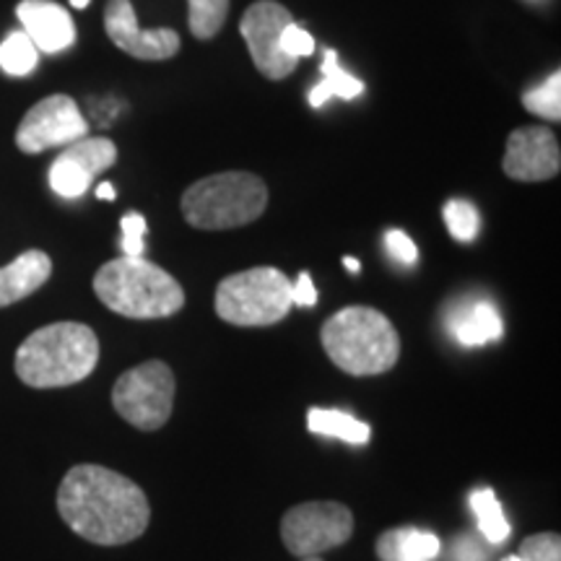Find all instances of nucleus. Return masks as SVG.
Here are the masks:
<instances>
[{"label": "nucleus", "mask_w": 561, "mask_h": 561, "mask_svg": "<svg viewBox=\"0 0 561 561\" xmlns=\"http://www.w3.org/2000/svg\"><path fill=\"white\" fill-rule=\"evenodd\" d=\"M58 512L76 536L96 546L136 541L151 523V504L128 476L94 462L70 468L58 489Z\"/></svg>", "instance_id": "1"}, {"label": "nucleus", "mask_w": 561, "mask_h": 561, "mask_svg": "<svg viewBox=\"0 0 561 561\" xmlns=\"http://www.w3.org/2000/svg\"><path fill=\"white\" fill-rule=\"evenodd\" d=\"M100 364V339L83 322L39 328L16 351V375L30 388H68L87 380Z\"/></svg>", "instance_id": "2"}, {"label": "nucleus", "mask_w": 561, "mask_h": 561, "mask_svg": "<svg viewBox=\"0 0 561 561\" xmlns=\"http://www.w3.org/2000/svg\"><path fill=\"white\" fill-rule=\"evenodd\" d=\"M325 354L351 377L385 375L401 359V335L375 307H346L322 325Z\"/></svg>", "instance_id": "3"}, {"label": "nucleus", "mask_w": 561, "mask_h": 561, "mask_svg": "<svg viewBox=\"0 0 561 561\" xmlns=\"http://www.w3.org/2000/svg\"><path fill=\"white\" fill-rule=\"evenodd\" d=\"M94 294L107 310L133 320L172 318L185 307V291L170 273L144 257H115L94 276Z\"/></svg>", "instance_id": "4"}, {"label": "nucleus", "mask_w": 561, "mask_h": 561, "mask_svg": "<svg viewBox=\"0 0 561 561\" xmlns=\"http://www.w3.org/2000/svg\"><path fill=\"white\" fill-rule=\"evenodd\" d=\"M268 187L257 174L221 172L193 182L182 193V216L195 229L224 231L248 227L265 214Z\"/></svg>", "instance_id": "5"}, {"label": "nucleus", "mask_w": 561, "mask_h": 561, "mask_svg": "<svg viewBox=\"0 0 561 561\" xmlns=\"http://www.w3.org/2000/svg\"><path fill=\"white\" fill-rule=\"evenodd\" d=\"M216 314L224 322L240 328L276 325L291 312V280L278 268L263 265L234 276L216 286Z\"/></svg>", "instance_id": "6"}, {"label": "nucleus", "mask_w": 561, "mask_h": 561, "mask_svg": "<svg viewBox=\"0 0 561 561\" xmlns=\"http://www.w3.org/2000/svg\"><path fill=\"white\" fill-rule=\"evenodd\" d=\"M174 375L170 364L153 359L121 375L112 388V405L140 432H157L167 424L174 409Z\"/></svg>", "instance_id": "7"}, {"label": "nucleus", "mask_w": 561, "mask_h": 561, "mask_svg": "<svg viewBox=\"0 0 561 561\" xmlns=\"http://www.w3.org/2000/svg\"><path fill=\"white\" fill-rule=\"evenodd\" d=\"M354 533V515L341 502H305L280 517V541L294 557L310 559L339 549Z\"/></svg>", "instance_id": "8"}, {"label": "nucleus", "mask_w": 561, "mask_h": 561, "mask_svg": "<svg viewBox=\"0 0 561 561\" xmlns=\"http://www.w3.org/2000/svg\"><path fill=\"white\" fill-rule=\"evenodd\" d=\"M89 136V123L79 104L66 94H53L39 100L21 117L16 146L24 153H42L58 146H70Z\"/></svg>", "instance_id": "9"}, {"label": "nucleus", "mask_w": 561, "mask_h": 561, "mask_svg": "<svg viewBox=\"0 0 561 561\" xmlns=\"http://www.w3.org/2000/svg\"><path fill=\"white\" fill-rule=\"evenodd\" d=\"M289 24H294V16L276 0H257L240 21V32L248 42L252 62L271 81H284L297 70L299 60L280 50V34Z\"/></svg>", "instance_id": "10"}, {"label": "nucleus", "mask_w": 561, "mask_h": 561, "mask_svg": "<svg viewBox=\"0 0 561 561\" xmlns=\"http://www.w3.org/2000/svg\"><path fill=\"white\" fill-rule=\"evenodd\" d=\"M117 161V146L110 138H81L70 144L50 167V187L62 198H81L96 174Z\"/></svg>", "instance_id": "11"}, {"label": "nucleus", "mask_w": 561, "mask_h": 561, "mask_svg": "<svg viewBox=\"0 0 561 561\" xmlns=\"http://www.w3.org/2000/svg\"><path fill=\"white\" fill-rule=\"evenodd\" d=\"M502 170L510 180L517 182H543L557 178L561 170L557 136L549 128H541V125L510 133Z\"/></svg>", "instance_id": "12"}, {"label": "nucleus", "mask_w": 561, "mask_h": 561, "mask_svg": "<svg viewBox=\"0 0 561 561\" xmlns=\"http://www.w3.org/2000/svg\"><path fill=\"white\" fill-rule=\"evenodd\" d=\"M104 32L115 47L138 60H170L180 53V34L174 30H140L130 0H110L104 9Z\"/></svg>", "instance_id": "13"}, {"label": "nucleus", "mask_w": 561, "mask_h": 561, "mask_svg": "<svg viewBox=\"0 0 561 561\" xmlns=\"http://www.w3.org/2000/svg\"><path fill=\"white\" fill-rule=\"evenodd\" d=\"M16 16L24 24L26 37L42 53H62L76 42V26L70 13L53 0H21Z\"/></svg>", "instance_id": "14"}, {"label": "nucleus", "mask_w": 561, "mask_h": 561, "mask_svg": "<svg viewBox=\"0 0 561 561\" xmlns=\"http://www.w3.org/2000/svg\"><path fill=\"white\" fill-rule=\"evenodd\" d=\"M53 276V261L47 252L26 250L16 261L0 268V307H11L16 301L32 297Z\"/></svg>", "instance_id": "15"}, {"label": "nucleus", "mask_w": 561, "mask_h": 561, "mask_svg": "<svg viewBox=\"0 0 561 561\" xmlns=\"http://www.w3.org/2000/svg\"><path fill=\"white\" fill-rule=\"evenodd\" d=\"M442 543L430 530L392 528L377 538V559L380 561H434Z\"/></svg>", "instance_id": "16"}, {"label": "nucleus", "mask_w": 561, "mask_h": 561, "mask_svg": "<svg viewBox=\"0 0 561 561\" xmlns=\"http://www.w3.org/2000/svg\"><path fill=\"white\" fill-rule=\"evenodd\" d=\"M450 328L462 346H483V343L500 341L504 333L500 312L489 301H471L460 307L450 318Z\"/></svg>", "instance_id": "17"}, {"label": "nucleus", "mask_w": 561, "mask_h": 561, "mask_svg": "<svg viewBox=\"0 0 561 561\" xmlns=\"http://www.w3.org/2000/svg\"><path fill=\"white\" fill-rule=\"evenodd\" d=\"M307 430L320 434V437L348 442V445H367L371 434L364 421L335 409H310V413H307Z\"/></svg>", "instance_id": "18"}, {"label": "nucleus", "mask_w": 561, "mask_h": 561, "mask_svg": "<svg viewBox=\"0 0 561 561\" xmlns=\"http://www.w3.org/2000/svg\"><path fill=\"white\" fill-rule=\"evenodd\" d=\"M362 91H364V83L339 66V55H335V50H325V60H322V81L310 91L312 107L314 110L322 107L331 96L356 100Z\"/></svg>", "instance_id": "19"}, {"label": "nucleus", "mask_w": 561, "mask_h": 561, "mask_svg": "<svg viewBox=\"0 0 561 561\" xmlns=\"http://www.w3.org/2000/svg\"><path fill=\"white\" fill-rule=\"evenodd\" d=\"M471 510L476 512V520H479L481 536L489 543H502L510 536V523L504 517V510L496 494L491 489H479L471 494Z\"/></svg>", "instance_id": "20"}, {"label": "nucleus", "mask_w": 561, "mask_h": 561, "mask_svg": "<svg viewBox=\"0 0 561 561\" xmlns=\"http://www.w3.org/2000/svg\"><path fill=\"white\" fill-rule=\"evenodd\" d=\"M39 50L34 42L26 37V32H13L0 45V68L9 76H30L37 68Z\"/></svg>", "instance_id": "21"}, {"label": "nucleus", "mask_w": 561, "mask_h": 561, "mask_svg": "<svg viewBox=\"0 0 561 561\" xmlns=\"http://www.w3.org/2000/svg\"><path fill=\"white\" fill-rule=\"evenodd\" d=\"M523 107L533 112V115L543 117V121L559 123L561 121V73H553L546 79L541 87L528 89L523 94Z\"/></svg>", "instance_id": "22"}, {"label": "nucleus", "mask_w": 561, "mask_h": 561, "mask_svg": "<svg viewBox=\"0 0 561 561\" xmlns=\"http://www.w3.org/2000/svg\"><path fill=\"white\" fill-rule=\"evenodd\" d=\"M191 3V32L195 39H214L229 16V0H187Z\"/></svg>", "instance_id": "23"}, {"label": "nucleus", "mask_w": 561, "mask_h": 561, "mask_svg": "<svg viewBox=\"0 0 561 561\" xmlns=\"http://www.w3.org/2000/svg\"><path fill=\"white\" fill-rule=\"evenodd\" d=\"M442 216H445L447 229L458 242H471L479 234L481 219L479 210L473 208V203L468 201H447L445 208H442Z\"/></svg>", "instance_id": "24"}, {"label": "nucleus", "mask_w": 561, "mask_h": 561, "mask_svg": "<svg viewBox=\"0 0 561 561\" xmlns=\"http://www.w3.org/2000/svg\"><path fill=\"white\" fill-rule=\"evenodd\" d=\"M517 557L523 561H561L559 533H536V536H528Z\"/></svg>", "instance_id": "25"}, {"label": "nucleus", "mask_w": 561, "mask_h": 561, "mask_svg": "<svg viewBox=\"0 0 561 561\" xmlns=\"http://www.w3.org/2000/svg\"><path fill=\"white\" fill-rule=\"evenodd\" d=\"M121 229H123V252L128 257H144V237L146 231H149V224L140 214H128L123 216L121 221Z\"/></svg>", "instance_id": "26"}, {"label": "nucleus", "mask_w": 561, "mask_h": 561, "mask_svg": "<svg viewBox=\"0 0 561 561\" xmlns=\"http://www.w3.org/2000/svg\"><path fill=\"white\" fill-rule=\"evenodd\" d=\"M280 50L294 60L307 58V55L314 53V37L307 30H301V26L289 24L280 34Z\"/></svg>", "instance_id": "27"}, {"label": "nucleus", "mask_w": 561, "mask_h": 561, "mask_svg": "<svg viewBox=\"0 0 561 561\" xmlns=\"http://www.w3.org/2000/svg\"><path fill=\"white\" fill-rule=\"evenodd\" d=\"M385 248H388L392 261H398L401 265H413L419 261L416 244H413L411 237L401 229H390L388 234H385Z\"/></svg>", "instance_id": "28"}, {"label": "nucleus", "mask_w": 561, "mask_h": 561, "mask_svg": "<svg viewBox=\"0 0 561 561\" xmlns=\"http://www.w3.org/2000/svg\"><path fill=\"white\" fill-rule=\"evenodd\" d=\"M291 301L299 307H312L318 301V289H314L310 273H299L297 284H291Z\"/></svg>", "instance_id": "29"}, {"label": "nucleus", "mask_w": 561, "mask_h": 561, "mask_svg": "<svg viewBox=\"0 0 561 561\" xmlns=\"http://www.w3.org/2000/svg\"><path fill=\"white\" fill-rule=\"evenodd\" d=\"M453 561H486V553H483L481 546L468 536V538H460L458 546H455Z\"/></svg>", "instance_id": "30"}, {"label": "nucleus", "mask_w": 561, "mask_h": 561, "mask_svg": "<svg viewBox=\"0 0 561 561\" xmlns=\"http://www.w3.org/2000/svg\"><path fill=\"white\" fill-rule=\"evenodd\" d=\"M115 187L110 185V182H102V185H96V198L102 201H115Z\"/></svg>", "instance_id": "31"}, {"label": "nucleus", "mask_w": 561, "mask_h": 561, "mask_svg": "<svg viewBox=\"0 0 561 561\" xmlns=\"http://www.w3.org/2000/svg\"><path fill=\"white\" fill-rule=\"evenodd\" d=\"M343 265H346V268L351 271V273H359V261H356V257H343Z\"/></svg>", "instance_id": "32"}, {"label": "nucleus", "mask_w": 561, "mask_h": 561, "mask_svg": "<svg viewBox=\"0 0 561 561\" xmlns=\"http://www.w3.org/2000/svg\"><path fill=\"white\" fill-rule=\"evenodd\" d=\"M70 5H73V9H87L89 0H70Z\"/></svg>", "instance_id": "33"}, {"label": "nucleus", "mask_w": 561, "mask_h": 561, "mask_svg": "<svg viewBox=\"0 0 561 561\" xmlns=\"http://www.w3.org/2000/svg\"><path fill=\"white\" fill-rule=\"evenodd\" d=\"M502 561H523L520 557H507V559H502Z\"/></svg>", "instance_id": "34"}, {"label": "nucleus", "mask_w": 561, "mask_h": 561, "mask_svg": "<svg viewBox=\"0 0 561 561\" xmlns=\"http://www.w3.org/2000/svg\"><path fill=\"white\" fill-rule=\"evenodd\" d=\"M301 561H322L320 557H310V559H301Z\"/></svg>", "instance_id": "35"}]
</instances>
